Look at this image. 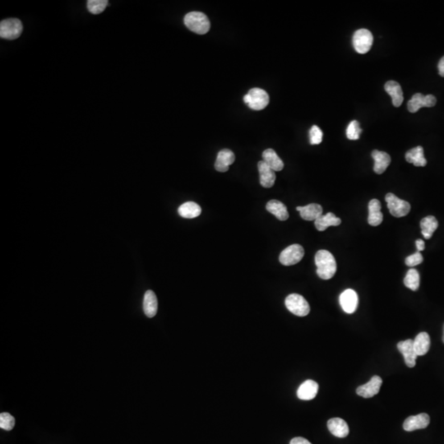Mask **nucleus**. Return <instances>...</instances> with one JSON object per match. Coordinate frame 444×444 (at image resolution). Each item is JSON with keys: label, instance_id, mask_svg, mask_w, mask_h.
Masks as SVG:
<instances>
[{"label": "nucleus", "instance_id": "1", "mask_svg": "<svg viewBox=\"0 0 444 444\" xmlns=\"http://www.w3.org/2000/svg\"><path fill=\"white\" fill-rule=\"evenodd\" d=\"M315 264L317 266V274L322 280L332 278L337 272V263L329 251L319 250L315 255Z\"/></svg>", "mask_w": 444, "mask_h": 444}, {"label": "nucleus", "instance_id": "2", "mask_svg": "<svg viewBox=\"0 0 444 444\" xmlns=\"http://www.w3.org/2000/svg\"><path fill=\"white\" fill-rule=\"evenodd\" d=\"M185 26L193 32L198 35H204L208 32L211 27L209 19L204 13L201 12H191L186 14L183 19Z\"/></svg>", "mask_w": 444, "mask_h": 444}, {"label": "nucleus", "instance_id": "3", "mask_svg": "<svg viewBox=\"0 0 444 444\" xmlns=\"http://www.w3.org/2000/svg\"><path fill=\"white\" fill-rule=\"evenodd\" d=\"M244 101L253 110H262L269 104L268 92L261 88H252L244 97Z\"/></svg>", "mask_w": 444, "mask_h": 444}, {"label": "nucleus", "instance_id": "4", "mask_svg": "<svg viewBox=\"0 0 444 444\" xmlns=\"http://www.w3.org/2000/svg\"><path fill=\"white\" fill-rule=\"evenodd\" d=\"M285 306L288 310L299 317L307 316L310 312L309 303L302 295L298 294H291L285 299Z\"/></svg>", "mask_w": 444, "mask_h": 444}, {"label": "nucleus", "instance_id": "5", "mask_svg": "<svg viewBox=\"0 0 444 444\" xmlns=\"http://www.w3.org/2000/svg\"><path fill=\"white\" fill-rule=\"evenodd\" d=\"M23 26L18 18H8L0 23V36L3 39L15 40L21 35Z\"/></svg>", "mask_w": 444, "mask_h": 444}, {"label": "nucleus", "instance_id": "6", "mask_svg": "<svg viewBox=\"0 0 444 444\" xmlns=\"http://www.w3.org/2000/svg\"><path fill=\"white\" fill-rule=\"evenodd\" d=\"M374 37L372 33L367 29H359L353 35L352 43L354 48L359 54H366L372 47Z\"/></svg>", "mask_w": 444, "mask_h": 444}, {"label": "nucleus", "instance_id": "7", "mask_svg": "<svg viewBox=\"0 0 444 444\" xmlns=\"http://www.w3.org/2000/svg\"><path fill=\"white\" fill-rule=\"evenodd\" d=\"M385 200L388 205V209L392 216L395 217H402L406 216L411 211V205L406 201L402 200L397 198L393 194H387Z\"/></svg>", "mask_w": 444, "mask_h": 444}, {"label": "nucleus", "instance_id": "8", "mask_svg": "<svg viewBox=\"0 0 444 444\" xmlns=\"http://www.w3.org/2000/svg\"><path fill=\"white\" fill-rule=\"evenodd\" d=\"M304 255H305V250L301 245L292 244L281 252L279 260L284 266L294 265L302 260Z\"/></svg>", "mask_w": 444, "mask_h": 444}, {"label": "nucleus", "instance_id": "9", "mask_svg": "<svg viewBox=\"0 0 444 444\" xmlns=\"http://www.w3.org/2000/svg\"><path fill=\"white\" fill-rule=\"evenodd\" d=\"M437 100L433 95L424 96L421 93H416L408 101L407 108L411 113H416L422 107H433L436 105Z\"/></svg>", "mask_w": 444, "mask_h": 444}, {"label": "nucleus", "instance_id": "10", "mask_svg": "<svg viewBox=\"0 0 444 444\" xmlns=\"http://www.w3.org/2000/svg\"><path fill=\"white\" fill-rule=\"evenodd\" d=\"M357 293L351 289H347L340 295V305L346 314H353L358 307Z\"/></svg>", "mask_w": 444, "mask_h": 444}, {"label": "nucleus", "instance_id": "11", "mask_svg": "<svg viewBox=\"0 0 444 444\" xmlns=\"http://www.w3.org/2000/svg\"><path fill=\"white\" fill-rule=\"evenodd\" d=\"M429 422H430V418L428 414H419L417 416L408 417L403 424V429L408 432L425 429L429 425Z\"/></svg>", "mask_w": 444, "mask_h": 444}, {"label": "nucleus", "instance_id": "12", "mask_svg": "<svg viewBox=\"0 0 444 444\" xmlns=\"http://www.w3.org/2000/svg\"><path fill=\"white\" fill-rule=\"evenodd\" d=\"M398 351L402 354L405 359V363L409 368H414L416 364V354L414 349V341L412 339L405 340L399 342L397 344Z\"/></svg>", "mask_w": 444, "mask_h": 444}, {"label": "nucleus", "instance_id": "13", "mask_svg": "<svg viewBox=\"0 0 444 444\" xmlns=\"http://www.w3.org/2000/svg\"><path fill=\"white\" fill-rule=\"evenodd\" d=\"M383 380L379 376L372 377V379H370L368 383H366L364 385L359 386V388L356 389V393L359 396L364 397V398H370L378 394L379 392V390L381 388Z\"/></svg>", "mask_w": 444, "mask_h": 444}, {"label": "nucleus", "instance_id": "14", "mask_svg": "<svg viewBox=\"0 0 444 444\" xmlns=\"http://www.w3.org/2000/svg\"><path fill=\"white\" fill-rule=\"evenodd\" d=\"M257 168H258L260 184L267 189L272 188L276 181V174L274 170L271 169L264 161H259Z\"/></svg>", "mask_w": 444, "mask_h": 444}, {"label": "nucleus", "instance_id": "15", "mask_svg": "<svg viewBox=\"0 0 444 444\" xmlns=\"http://www.w3.org/2000/svg\"><path fill=\"white\" fill-rule=\"evenodd\" d=\"M235 154L232 151L223 149L218 153L215 162V169L219 172H227L230 166L235 162Z\"/></svg>", "mask_w": 444, "mask_h": 444}, {"label": "nucleus", "instance_id": "16", "mask_svg": "<svg viewBox=\"0 0 444 444\" xmlns=\"http://www.w3.org/2000/svg\"><path fill=\"white\" fill-rule=\"evenodd\" d=\"M318 392V384L314 380H306L300 386L297 391V396L301 400L309 401L314 399Z\"/></svg>", "mask_w": 444, "mask_h": 444}, {"label": "nucleus", "instance_id": "17", "mask_svg": "<svg viewBox=\"0 0 444 444\" xmlns=\"http://www.w3.org/2000/svg\"><path fill=\"white\" fill-rule=\"evenodd\" d=\"M381 203L378 199H372L368 203V224L372 227H378L383 220L381 212Z\"/></svg>", "mask_w": 444, "mask_h": 444}, {"label": "nucleus", "instance_id": "18", "mask_svg": "<svg viewBox=\"0 0 444 444\" xmlns=\"http://www.w3.org/2000/svg\"><path fill=\"white\" fill-rule=\"evenodd\" d=\"M327 427L331 434L338 438H346L350 432L347 423L341 418H332L329 420Z\"/></svg>", "mask_w": 444, "mask_h": 444}, {"label": "nucleus", "instance_id": "19", "mask_svg": "<svg viewBox=\"0 0 444 444\" xmlns=\"http://www.w3.org/2000/svg\"><path fill=\"white\" fill-rule=\"evenodd\" d=\"M384 89L392 97V105L395 107L401 106L404 100V96L400 84L396 83V81H389L386 83Z\"/></svg>", "mask_w": 444, "mask_h": 444}, {"label": "nucleus", "instance_id": "20", "mask_svg": "<svg viewBox=\"0 0 444 444\" xmlns=\"http://www.w3.org/2000/svg\"><path fill=\"white\" fill-rule=\"evenodd\" d=\"M373 159L375 160L374 170L378 174H383L391 163L389 155L381 151L375 150L372 153Z\"/></svg>", "mask_w": 444, "mask_h": 444}, {"label": "nucleus", "instance_id": "21", "mask_svg": "<svg viewBox=\"0 0 444 444\" xmlns=\"http://www.w3.org/2000/svg\"><path fill=\"white\" fill-rule=\"evenodd\" d=\"M296 210L300 211L302 219L305 220H314L315 221L319 216L322 215V207L321 205L317 203H311L305 207H297Z\"/></svg>", "mask_w": 444, "mask_h": 444}, {"label": "nucleus", "instance_id": "22", "mask_svg": "<svg viewBox=\"0 0 444 444\" xmlns=\"http://www.w3.org/2000/svg\"><path fill=\"white\" fill-rule=\"evenodd\" d=\"M158 309L157 295L153 290H147L144 294L143 310L148 318H153L156 316Z\"/></svg>", "mask_w": 444, "mask_h": 444}, {"label": "nucleus", "instance_id": "23", "mask_svg": "<svg viewBox=\"0 0 444 444\" xmlns=\"http://www.w3.org/2000/svg\"><path fill=\"white\" fill-rule=\"evenodd\" d=\"M266 209L269 211L272 215H274L278 220H287L289 218V213H288L287 207L284 203H281L278 200H271L268 202V204L266 206Z\"/></svg>", "mask_w": 444, "mask_h": 444}, {"label": "nucleus", "instance_id": "24", "mask_svg": "<svg viewBox=\"0 0 444 444\" xmlns=\"http://www.w3.org/2000/svg\"><path fill=\"white\" fill-rule=\"evenodd\" d=\"M405 160L407 162L413 164L417 167H424L427 165V160L424 156V149L422 146L412 148L405 153Z\"/></svg>", "mask_w": 444, "mask_h": 444}, {"label": "nucleus", "instance_id": "25", "mask_svg": "<svg viewBox=\"0 0 444 444\" xmlns=\"http://www.w3.org/2000/svg\"><path fill=\"white\" fill-rule=\"evenodd\" d=\"M341 223L342 220L337 217L331 212H328L326 215H322L314 221L316 228L319 231H326L329 227H338Z\"/></svg>", "mask_w": 444, "mask_h": 444}, {"label": "nucleus", "instance_id": "26", "mask_svg": "<svg viewBox=\"0 0 444 444\" xmlns=\"http://www.w3.org/2000/svg\"><path fill=\"white\" fill-rule=\"evenodd\" d=\"M264 161L274 171H281L283 170L284 163L278 155L273 149H267L263 153Z\"/></svg>", "mask_w": 444, "mask_h": 444}, {"label": "nucleus", "instance_id": "27", "mask_svg": "<svg viewBox=\"0 0 444 444\" xmlns=\"http://www.w3.org/2000/svg\"><path fill=\"white\" fill-rule=\"evenodd\" d=\"M430 348V338L427 332H420L414 340V349L418 356L426 355Z\"/></svg>", "mask_w": 444, "mask_h": 444}, {"label": "nucleus", "instance_id": "28", "mask_svg": "<svg viewBox=\"0 0 444 444\" xmlns=\"http://www.w3.org/2000/svg\"><path fill=\"white\" fill-rule=\"evenodd\" d=\"M438 227V222L433 216H428L423 218L420 221V228L423 236L426 240H429L433 236L434 231Z\"/></svg>", "mask_w": 444, "mask_h": 444}, {"label": "nucleus", "instance_id": "29", "mask_svg": "<svg viewBox=\"0 0 444 444\" xmlns=\"http://www.w3.org/2000/svg\"><path fill=\"white\" fill-rule=\"evenodd\" d=\"M179 216L187 219L198 217L202 212V208L199 205L194 202H187L181 205L178 210Z\"/></svg>", "mask_w": 444, "mask_h": 444}, {"label": "nucleus", "instance_id": "30", "mask_svg": "<svg viewBox=\"0 0 444 444\" xmlns=\"http://www.w3.org/2000/svg\"><path fill=\"white\" fill-rule=\"evenodd\" d=\"M420 277L418 271L415 268H411L404 278V284L407 288L413 291L418 290L420 287Z\"/></svg>", "mask_w": 444, "mask_h": 444}, {"label": "nucleus", "instance_id": "31", "mask_svg": "<svg viewBox=\"0 0 444 444\" xmlns=\"http://www.w3.org/2000/svg\"><path fill=\"white\" fill-rule=\"evenodd\" d=\"M107 5V0H90L87 2V9L90 13L97 15L104 12Z\"/></svg>", "mask_w": 444, "mask_h": 444}, {"label": "nucleus", "instance_id": "32", "mask_svg": "<svg viewBox=\"0 0 444 444\" xmlns=\"http://www.w3.org/2000/svg\"><path fill=\"white\" fill-rule=\"evenodd\" d=\"M362 133L359 124L356 120H353L350 123L347 129H346V137L350 140H358Z\"/></svg>", "mask_w": 444, "mask_h": 444}, {"label": "nucleus", "instance_id": "33", "mask_svg": "<svg viewBox=\"0 0 444 444\" xmlns=\"http://www.w3.org/2000/svg\"><path fill=\"white\" fill-rule=\"evenodd\" d=\"M15 425V419L12 415L7 412L0 414V428L7 431H10Z\"/></svg>", "mask_w": 444, "mask_h": 444}, {"label": "nucleus", "instance_id": "34", "mask_svg": "<svg viewBox=\"0 0 444 444\" xmlns=\"http://www.w3.org/2000/svg\"><path fill=\"white\" fill-rule=\"evenodd\" d=\"M322 131L319 129V127L314 125L309 131V141L312 145H318L322 141Z\"/></svg>", "mask_w": 444, "mask_h": 444}, {"label": "nucleus", "instance_id": "35", "mask_svg": "<svg viewBox=\"0 0 444 444\" xmlns=\"http://www.w3.org/2000/svg\"><path fill=\"white\" fill-rule=\"evenodd\" d=\"M423 260L424 258H423L422 254L420 252L417 251L416 253L410 255L409 257L405 258V264L410 268H413L419 264H422Z\"/></svg>", "mask_w": 444, "mask_h": 444}, {"label": "nucleus", "instance_id": "36", "mask_svg": "<svg viewBox=\"0 0 444 444\" xmlns=\"http://www.w3.org/2000/svg\"><path fill=\"white\" fill-rule=\"evenodd\" d=\"M290 444H312L311 442L308 441L307 439L302 438V437H297V438H293L290 441Z\"/></svg>", "mask_w": 444, "mask_h": 444}, {"label": "nucleus", "instance_id": "37", "mask_svg": "<svg viewBox=\"0 0 444 444\" xmlns=\"http://www.w3.org/2000/svg\"><path fill=\"white\" fill-rule=\"evenodd\" d=\"M438 73L440 76L444 78V56L442 59H440L439 63L438 64Z\"/></svg>", "mask_w": 444, "mask_h": 444}, {"label": "nucleus", "instance_id": "38", "mask_svg": "<svg viewBox=\"0 0 444 444\" xmlns=\"http://www.w3.org/2000/svg\"><path fill=\"white\" fill-rule=\"evenodd\" d=\"M416 248H417V250L418 252H421V251L424 250L425 249V242L423 241L422 240H417L416 242Z\"/></svg>", "mask_w": 444, "mask_h": 444}, {"label": "nucleus", "instance_id": "39", "mask_svg": "<svg viewBox=\"0 0 444 444\" xmlns=\"http://www.w3.org/2000/svg\"><path fill=\"white\" fill-rule=\"evenodd\" d=\"M442 342L444 343V325H443V335H442Z\"/></svg>", "mask_w": 444, "mask_h": 444}]
</instances>
